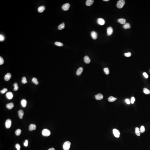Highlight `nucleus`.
<instances>
[{"label": "nucleus", "instance_id": "f257e3e1", "mask_svg": "<svg viewBox=\"0 0 150 150\" xmlns=\"http://www.w3.org/2000/svg\"><path fill=\"white\" fill-rule=\"evenodd\" d=\"M105 11V7L104 5H100L96 6L93 9V13L95 15L99 16L104 14Z\"/></svg>", "mask_w": 150, "mask_h": 150}, {"label": "nucleus", "instance_id": "f03ea898", "mask_svg": "<svg viewBox=\"0 0 150 150\" xmlns=\"http://www.w3.org/2000/svg\"><path fill=\"white\" fill-rule=\"evenodd\" d=\"M136 53L138 57L141 59H145L146 56V50L142 47H139L137 48Z\"/></svg>", "mask_w": 150, "mask_h": 150}, {"label": "nucleus", "instance_id": "7ed1b4c3", "mask_svg": "<svg viewBox=\"0 0 150 150\" xmlns=\"http://www.w3.org/2000/svg\"><path fill=\"white\" fill-rule=\"evenodd\" d=\"M17 116V111L15 110L12 109L8 113L6 116V118L9 121H13L15 120Z\"/></svg>", "mask_w": 150, "mask_h": 150}, {"label": "nucleus", "instance_id": "20e7f679", "mask_svg": "<svg viewBox=\"0 0 150 150\" xmlns=\"http://www.w3.org/2000/svg\"><path fill=\"white\" fill-rule=\"evenodd\" d=\"M126 90L128 94L130 96H134L136 92V90L135 87L131 83L127 84L126 88Z\"/></svg>", "mask_w": 150, "mask_h": 150}, {"label": "nucleus", "instance_id": "39448f33", "mask_svg": "<svg viewBox=\"0 0 150 150\" xmlns=\"http://www.w3.org/2000/svg\"><path fill=\"white\" fill-rule=\"evenodd\" d=\"M9 145L12 149H16L19 147L20 142L18 139L13 138L9 141Z\"/></svg>", "mask_w": 150, "mask_h": 150}, {"label": "nucleus", "instance_id": "423d86ee", "mask_svg": "<svg viewBox=\"0 0 150 150\" xmlns=\"http://www.w3.org/2000/svg\"><path fill=\"white\" fill-rule=\"evenodd\" d=\"M125 102L123 101H120L117 103L115 107L114 111L116 113H119L121 112L124 107Z\"/></svg>", "mask_w": 150, "mask_h": 150}, {"label": "nucleus", "instance_id": "0eeeda50", "mask_svg": "<svg viewBox=\"0 0 150 150\" xmlns=\"http://www.w3.org/2000/svg\"><path fill=\"white\" fill-rule=\"evenodd\" d=\"M141 1L140 0H131L130 1L128 6L131 9H135L139 6Z\"/></svg>", "mask_w": 150, "mask_h": 150}, {"label": "nucleus", "instance_id": "6e6552de", "mask_svg": "<svg viewBox=\"0 0 150 150\" xmlns=\"http://www.w3.org/2000/svg\"><path fill=\"white\" fill-rule=\"evenodd\" d=\"M68 12L66 9H62L58 11L57 13V16L59 19H63L68 14Z\"/></svg>", "mask_w": 150, "mask_h": 150}, {"label": "nucleus", "instance_id": "1a4fd4ad", "mask_svg": "<svg viewBox=\"0 0 150 150\" xmlns=\"http://www.w3.org/2000/svg\"><path fill=\"white\" fill-rule=\"evenodd\" d=\"M97 41V36L96 34L89 38L87 41V43L88 45H92L96 43Z\"/></svg>", "mask_w": 150, "mask_h": 150}, {"label": "nucleus", "instance_id": "9d476101", "mask_svg": "<svg viewBox=\"0 0 150 150\" xmlns=\"http://www.w3.org/2000/svg\"><path fill=\"white\" fill-rule=\"evenodd\" d=\"M48 122L51 125L54 127H57L58 125V123L56 120V118L53 116H50L49 117L48 119Z\"/></svg>", "mask_w": 150, "mask_h": 150}, {"label": "nucleus", "instance_id": "9b49d317", "mask_svg": "<svg viewBox=\"0 0 150 150\" xmlns=\"http://www.w3.org/2000/svg\"><path fill=\"white\" fill-rule=\"evenodd\" d=\"M21 135L22 136H25L28 134V131L27 130L26 126L25 124H22L21 126Z\"/></svg>", "mask_w": 150, "mask_h": 150}, {"label": "nucleus", "instance_id": "f8f14e48", "mask_svg": "<svg viewBox=\"0 0 150 150\" xmlns=\"http://www.w3.org/2000/svg\"><path fill=\"white\" fill-rule=\"evenodd\" d=\"M82 67L86 69H89V70H93L95 68L94 66L91 63H84L82 64Z\"/></svg>", "mask_w": 150, "mask_h": 150}, {"label": "nucleus", "instance_id": "ddd939ff", "mask_svg": "<svg viewBox=\"0 0 150 150\" xmlns=\"http://www.w3.org/2000/svg\"><path fill=\"white\" fill-rule=\"evenodd\" d=\"M32 123L35 126H38L41 124V122L40 120L39 117L38 115H35L33 117V120Z\"/></svg>", "mask_w": 150, "mask_h": 150}, {"label": "nucleus", "instance_id": "4468645a", "mask_svg": "<svg viewBox=\"0 0 150 150\" xmlns=\"http://www.w3.org/2000/svg\"><path fill=\"white\" fill-rule=\"evenodd\" d=\"M6 90L4 87L2 85H0V97H3L6 95Z\"/></svg>", "mask_w": 150, "mask_h": 150}, {"label": "nucleus", "instance_id": "2eb2a0df", "mask_svg": "<svg viewBox=\"0 0 150 150\" xmlns=\"http://www.w3.org/2000/svg\"><path fill=\"white\" fill-rule=\"evenodd\" d=\"M11 135V134L9 132H6L4 134L0 136V138L3 141H6L8 138H10Z\"/></svg>", "mask_w": 150, "mask_h": 150}, {"label": "nucleus", "instance_id": "dca6fc26", "mask_svg": "<svg viewBox=\"0 0 150 150\" xmlns=\"http://www.w3.org/2000/svg\"><path fill=\"white\" fill-rule=\"evenodd\" d=\"M142 147L146 150H150V140L147 141L142 143Z\"/></svg>", "mask_w": 150, "mask_h": 150}, {"label": "nucleus", "instance_id": "f3484780", "mask_svg": "<svg viewBox=\"0 0 150 150\" xmlns=\"http://www.w3.org/2000/svg\"><path fill=\"white\" fill-rule=\"evenodd\" d=\"M7 59V56L6 53L3 52H0V62L5 61Z\"/></svg>", "mask_w": 150, "mask_h": 150}, {"label": "nucleus", "instance_id": "a211bd4d", "mask_svg": "<svg viewBox=\"0 0 150 150\" xmlns=\"http://www.w3.org/2000/svg\"><path fill=\"white\" fill-rule=\"evenodd\" d=\"M146 34L147 36L150 38V27L147 28L146 30Z\"/></svg>", "mask_w": 150, "mask_h": 150}, {"label": "nucleus", "instance_id": "6ab92c4d", "mask_svg": "<svg viewBox=\"0 0 150 150\" xmlns=\"http://www.w3.org/2000/svg\"><path fill=\"white\" fill-rule=\"evenodd\" d=\"M33 150H38V149H33Z\"/></svg>", "mask_w": 150, "mask_h": 150}]
</instances>
